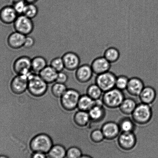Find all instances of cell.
Segmentation results:
<instances>
[{"label": "cell", "instance_id": "cell-39", "mask_svg": "<svg viewBox=\"0 0 158 158\" xmlns=\"http://www.w3.org/2000/svg\"><path fill=\"white\" fill-rule=\"evenodd\" d=\"M38 0H24L27 3H33L35 4L38 2Z\"/></svg>", "mask_w": 158, "mask_h": 158}, {"label": "cell", "instance_id": "cell-21", "mask_svg": "<svg viewBox=\"0 0 158 158\" xmlns=\"http://www.w3.org/2000/svg\"><path fill=\"white\" fill-rule=\"evenodd\" d=\"M73 121L77 125L80 127L88 126L91 122L88 112L76 110L73 116Z\"/></svg>", "mask_w": 158, "mask_h": 158}, {"label": "cell", "instance_id": "cell-16", "mask_svg": "<svg viewBox=\"0 0 158 158\" xmlns=\"http://www.w3.org/2000/svg\"><path fill=\"white\" fill-rule=\"evenodd\" d=\"M26 36L17 31L12 32L7 38L9 47L13 50H18L24 47Z\"/></svg>", "mask_w": 158, "mask_h": 158}, {"label": "cell", "instance_id": "cell-37", "mask_svg": "<svg viewBox=\"0 0 158 158\" xmlns=\"http://www.w3.org/2000/svg\"><path fill=\"white\" fill-rule=\"evenodd\" d=\"M35 44L34 38L31 36H26L24 48L27 49H30L33 47Z\"/></svg>", "mask_w": 158, "mask_h": 158}, {"label": "cell", "instance_id": "cell-7", "mask_svg": "<svg viewBox=\"0 0 158 158\" xmlns=\"http://www.w3.org/2000/svg\"><path fill=\"white\" fill-rule=\"evenodd\" d=\"M13 25L15 31L26 36L32 33L35 28L33 20L23 15H18Z\"/></svg>", "mask_w": 158, "mask_h": 158}, {"label": "cell", "instance_id": "cell-38", "mask_svg": "<svg viewBox=\"0 0 158 158\" xmlns=\"http://www.w3.org/2000/svg\"><path fill=\"white\" fill-rule=\"evenodd\" d=\"M47 155L41 152H33L31 155V158H47Z\"/></svg>", "mask_w": 158, "mask_h": 158}, {"label": "cell", "instance_id": "cell-20", "mask_svg": "<svg viewBox=\"0 0 158 158\" xmlns=\"http://www.w3.org/2000/svg\"><path fill=\"white\" fill-rule=\"evenodd\" d=\"M58 73L54 69L48 65L38 74L47 83L52 84L56 82Z\"/></svg>", "mask_w": 158, "mask_h": 158}, {"label": "cell", "instance_id": "cell-5", "mask_svg": "<svg viewBox=\"0 0 158 158\" xmlns=\"http://www.w3.org/2000/svg\"><path fill=\"white\" fill-rule=\"evenodd\" d=\"M81 94L74 89H68L60 98L62 107L67 111H74L77 109Z\"/></svg>", "mask_w": 158, "mask_h": 158}, {"label": "cell", "instance_id": "cell-29", "mask_svg": "<svg viewBox=\"0 0 158 158\" xmlns=\"http://www.w3.org/2000/svg\"><path fill=\"white\" fill-rule=\"evenodd\" d=\"M38 11L37 6L35 4L27 3L23 15L33 19L37 16Z\"/></svg>", "mask_w": 158, "mask_h": 158}, {"label": "cell", "instance_id": "cell-19", "mask_svg": "<svg viewBox=\"0 0 158 158\" xmlns=\"http://www.w3.org/2000/svg\"><path fill=\"white\" fill-rule=\"evenodd\" d=\"M103 105L95 104L88 112L92 122H99L102 121L105 116V110Z\"/></svg>", "mask_w": 158, "mask_h": 158}, {"label": "cell", "instance_id": "cell-34", "mask_svg": "<svg viewBox=\"0 0 158 158\" xmlns=\"http://www.w3.org/2000/svg\"><path fill=\"white\" fill-rule=\"evenodd\" d=\"M82 155V150L79 147H71L67 150L66 158H80Z\"/></svg>", "mask_w": 158, "mask_h": 158}, {"label": "cell", "instance_id": "cell-1", "mask_svg": "<svg viewBox=\"0 0 158 158\" xmlns=\"http://www.w3.org/2000/svg\"><path fill=\"white\" fill-rule=\"evenodd\" d=\"M53 145L50 136L45 133H40L32 138L29 147L31 153L41 152L47 154Z\"/></svg>", "mask_w": 158, "mask_h": 158}, {"label": "cell", "instance_id": "cell-11", "mask_svg": "<svg viewBox=\"0 0 158 158\" xmlns=\"http://www.w3.org/2000/svg\"><path fill=\"white\" fill-rule=\"evenodd\" d=\"M75 71V78L77 82L81 84L88 83L95 76L91 66L87 64L80 65Z\"/></svg>", "mask_w": 158, "mask_h": 158}, {"label": "cell", "instance_id": "cell-32", "mask_svg": "<svg viewBox=\"0 0 158 158\" xmlns=\"http://www.w3.org/2000/svg\"><path fill=\"white\" fill-rule=\"evenodd\" d=\"M129 80V78L128 77L123 75L117 77L115 83V88L123 91L126 90Z\"/></svg>", "mask_w": 158, "mask_h": 158}, {"label": "cell", "instance_id": "cell-23", "mask_svg": "<svg viewBox=\"0 0 158 158\" xmlns=\"http://www.w3.org/2000/svg\"><path fill=\"white\" fill-rule=\"evenodd\" d=\"M47 65V60L44 56H37L31 59V70L34 73L39 74Z\"/></svg>", "mask_w": 158, "mask_h": 158}, {"label": "cell", "instance_id": "cell-14", "mask_svg": "<svg viewBox=\"0 0 158 158\" xmlns=\"http://www.w3.org/2000/svg\"><path fill=\"white\" fill-rule=\"evenodd\" d=\"M18 16L12 5L4 6L0 10V21L6 25L13 24Z\"/></svg>", "mask_w": 158, "mask_h": 158}, {"label": "cell", "instance_id": "cell-28", "mask_svg": "<svg viewBox=\"0 0 158 158\" xmlns=\"http://www.w3.org/2000/svg\"><path fill=\"white\" fill-rule=\"evenodd\" d=\"M68 89L65 84L56 82L52 84L51 86V90L52 94L58 98H60Z\"/></svg>", "mask_w": 158, "mask_h": 158}, {"label": "cell", "instance_id": "cell-9", "mask_svg": "<svg viewBox=\"0 0 158 158\" xmlns=\"http://www.w3.org/2000/svg\"><path fill=\"white\" fill-rule=\"evenodd\" d=\"M117 141L118 146L125 151H130L137 146V138L134 132H121Z\"/></svg>", "mask_w": 158, "mask_h": 158}, {"label": "cell", "instance_id": "cell-31", "mask_svg": "<svg viewBox=\"0 0 158 158\" xmlns=\"http://www.w3.org/2000/svg\"><path fill=\"white\" fill-rule=\"evenodd\" d=\"M119 56L118 51L113 47L107 49L104 54V57L110 63L116 62L118 59Z\"/></svg>", "mask_w": 158, "mask_h": 158}, {"label": "cell", "instance_id": "cell-10", "mask_svg": "<svg viewBox=\"0 0 158 158\" xmlns=\"http://www.w3.org/2000/svg\"><path fill=\"white\" fill-rule=\"evenodd\" d=\"M28 77L24 75H16L10 81V90L17 95L23 94L27 90Z\"/></svg>", "mask_w": 158, "mask_h": 158}, {"label": "cell", "instance_id": "cell-40", "mask_svg": "<svg viewBox=\"0 0 158 158\" xmlns=\"http://www.w3.org/2000/svg\"><path fill=\"white\" fill-rule=\"evenodd\" d=\"M80 158H93L91 156L87 155H82V156Z\"/></svg>", "mask_w": 158, "mask_h": 158}, {"label": "cell", "instance_id": "cell-4", "mask_svg": "<svg viewBox=\"0 0 158 158\" xmlns=\"http://www.w3.org/2000/svg\"><path fill=\"white\" fill-rule=\"evenodd\" d=\"M125 96L123 91L115 88L104 92L101 99L104 106L109 109L119 108Z\"/></svg>", "mask_w": 158, "mask_h": 158}, {"label": "cell", "instance_id": "cell-3", "mask_svg": "<svg viewBox=\"0 0 158 158\" xmlns=\"http://www.w3.org/2000/svg\"><path fill=\"white\" fill-rule=\"evenodd\" d=\"M131 116V118L136 124L143 125L148 123L153 116L151 106L142 102L138 104Z\"/></svg>", "mask_w": 158, "mask_h": 158}, {"label": "cell", "instance_id": "cell-22", "mask_svg": "<svg viewBox=\"0 0 158 158\" xmlns=\"http://www.w3.org/2000/svg\"><path fill=\"white\" fill-rule=\"evenodd\" d=\"M137 104L132 98H125L118 108L123 114L126 115H131Z\"/></svg>", "mask_w": 158, "mask_h": 158}, {"label": "cell", "instance_id": "cell-30", "mask_svg": "<svg viewBox=\"0 0 158 158\" xmlns=\"http://www.w3.org/2000/svg\"><path fill=\"white\" fill-rule=\"evenodd\" d=\"M90 138L92 142L97 144L100 143L105 139L101 129L92 130L90 133Z\"/></svg>", "mask_w": 158, "mask_h": 158}, {"label": "cell", "instance_id": "cell-6", "mask_svg": "<svg viewBox=\"0 0 158 158\" xmlns=\"http://www.w3.org/2000/svg\"><path fill=\"white\" fill-rule=\"evenodd\" d=\"M116 78L114 73L108 71L95 76V83L104 93L115 87Z\"/></svg>", "mask_w": 158, "mask_h": 158}, {"label": "cell", "instance_id": "cell-8", "mask_svg": "<svg viewBox=\"0 0 158 158\" xmlns=\"http://www.w3.org/2000/svg\"><path fill=\"white\" fill-rule=\"evenodd\" d=\"M31 59L27 56L17 58L13 64V70L16 75H24L28 77L33 73L31 67Z\"/></svg>", "mask_w": 158, "mask_h": 158}, {"label": "cell", "instance_id": "cell-2", "mask_svg": "<svg viewBox=\"0 0 158 158\" xmlns=\"http://www.w3.org/2000/svg\"><path fill=\"white\" fill-rule=\"evenodd\" d=\"M28 79L27 91L32 96L39 97L47 93L49 84L43 80L39 74L33 72L28 76Z\"/></svg>", "mask_w": 158, "mask_h": 158}, {"label": "cell", "instance_id": "cell-15", "mask_svg": "<svg viewBox=\"0 0 158 158\" xmlns=\"http://www.w3.org/2000/svg\"><path fill=\"white\" fill-rule=\"evenodd\" d=\"M143 80L136 77L130 78L129 80L127 91L129 94L135 97H139L145 87Z\"/></svg>", "mask_w": 158, "mask_h": 158}, {"label": "cell", "instance_id": "cell-12", "mask_svg": "<svg viewBox=\"0 0 158 158\" xmlns=\"http://www.w3.org/2000/svg\"><path fill=\"white\" fill-rule=\"evenodd\" d=\"M62 57L65 68L69 71H75L81 65V58L76 52L72 51L66 52Z\"/></svg>", "mask_w": 158, "mask_h": 158}, {"label": "cell", "instance_id": "cell-27", "mask_svg": "<svg viewBox=\"0 0 158 158\" xmlns=\"http://www.w3.org/2000/svg\"><path fill=\"white\" fill-rule=\"evenodd\" d=\"M103 93L101 89L95 83L90 84L87 89L86 94L94 100L101 99Z\"/></svg>", "mask_w": 158, "mask_h": 158}, {"label": "cell", "instance_id": "cell-17", "mask_svg": "<svg viewBox=\"0 0 158 158\" xmlns=\"http://www.w3.org/2000/svg\"><path fill=\"white\" fill-rule=\"evenodd\" d=\"M110 63L104 57L97 58L93 61L91 67L94 74L96 76L109 71Z\"/></svg>", "mask_w": 158, "mask_h": 158}, {"label": "cell", "instance_id": "cell-36", "mask_svg": "<svg viewBox=\"0 0 158 158\" xmlns=\"http://www.w3.org/2000/svg\"><path fill=\"white\" fill-rule=\"evenodd\" d=\"M69 77L68 75L65 72L61 71L58 73L56 78V82L59 83L65 84L68 81Z\"/></svg>", "mask_w": 158, "mask_h": 158}, {"label": "cell", "instance_id": "cell-35", "mask_svg": "<svg viewBox=\"0 0 158 158\" xmlns=\"http://www.w3.org/2000/svg\"><path fill=\"white\" fill-rule=\"evenodd\" d=\"M27 4L24 0H13L12 5L19 15H23Z\"/></svg>", "mask_w": 158, "mask_h": 158}, {"label": "cell", "instance_id": "cell-24", "mask_svg": "<svg viewBox=\"0 0 158 158\" xmlns=\"http://www.w3.org/2000/svg\"><path fill=\"white\" fill-rule=\"evenodd\" d=\"M95 103V100L87 94L81 95L78 103V110L88 112L94 106Z\"/></svg>", "mask_w": 158, "mask_h": 158}, {"label": "cell", "instance_id": "cell-33", "mask_svg": "<svg viewBox=\"0 0 158 158\" xmlns=\"http://www.w3.org/2000/svg\"><path fill=\"white\" fill-rule=\"evenodd\" d=\"M50 65L58 73L63 71L65 69L62 57H56L52 59L50 62Z\"/></svg>", "mask_w": 158, "mask_h": 158}, {"label": "cell", "instance_id": "cell-18", "mask_svg": "<svg viewBox=\"0 0 158 158\" xmlns=\"http://www.w3.org/2000/svg\"><path fill=\"white\" fill-rule=\"evenodd\" d=\"M139 97L141 102L151 105L156 100V91L153 87L146 86Z\"/></svg>", "mask_w": 158, "mask_h": 158}, {"label": "cell", "instance_id": "cell-25", "mask_svg": "<svg viewBox=\"0 0 158 158\" xmlns=\"http://www.w3.org/2000/svg\"><path fill=\"white\" fill-rule=\"evenodd\" d=\"M121 132H134L136 129V123L132 119L124 117L121 119L118 123Z\"/></svg>", "mask_w": 158, "mask_h": 158}, {"label": "cell", "instance_id": "cell-13", "mask_svg": "<svg viewBox=\"0 0 158 158\" xmlns=\"http://www.w3.org/2000/svg\"><path fill=\"white\" fill-rule=\"evenodd\" d=\"M101 129L105 139L107 140L111 141L117 139L121 133L118 124L112 121L105 123Z\"/></svg>", "mask_w": 158, "mask_h": 158}, {"label": "cell", "instance_id": "cell-41", "mask_svg": "<svg viewBox=\"0 0 158 158\" xmlns=\"http://www.w3.org/2000/svg\"><path fill=\"white\" fill-rule=\"evenodd\" d=\"M0 158H10L9 156L5 155H0Z\"/></svg>", "mask_w": 158, "mask_h": 158}, {"label": "cell", "instance_id": "cell-26", "mask_svg": "<svg viewBox=\"0 0 158 158\" xmlns=\"http://www.w3.org/2000/svg\"><path fill=\"white\" fill-rule=\"evenodd\" d=\"M67 149L60 144L53 145L48 153V158H66Z\"/></svg>", "mask_w": 158, "mask_h": 158}]
</instances>
